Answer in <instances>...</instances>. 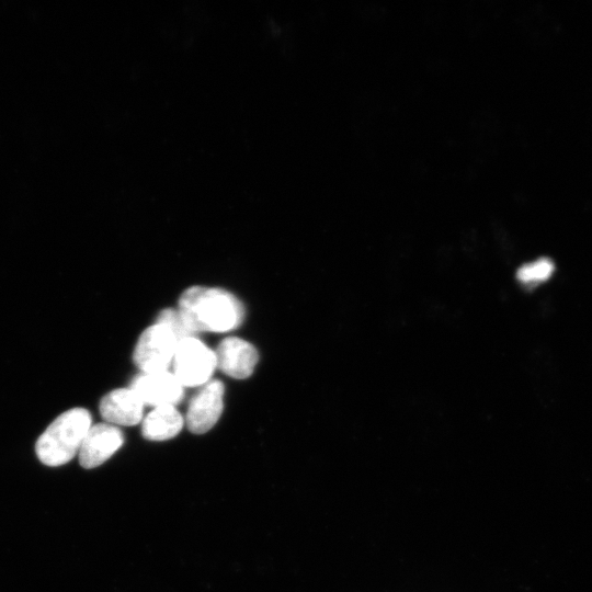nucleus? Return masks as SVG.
Returning a JSON list of instances; mask_svg holds the SVG:
<instances>
[{"mask_svg": "<svg viewBox=\"0 0 592 592\" xmlns=\"http://www.w3.org/2000/svg\"><path fill=\"white\" fill-rule=\"evenodd\" d=\"M192 329L226 332L242 322V304L229 292L220 288L192 286L179 298V308Z\"/></svg>", "mask_w": 592, "mask_h": 592, "instance_id": "1", "label": "nucleus"}, {"mask_svg": "<svg viewBox=\"0 0 592 592\" xmlns=\"http://www.w3.org/2000/svg\"><path fill=\"white\" fill-rule=\"evenodd\" d=\"M91 421V414L84 408H73L59 414L36 442L35 451L41 463L56 467L70 462L78 455Z\"/></svg>", "mask_w": 592, "mask_h": 592, "instance_id": "2", "label": "nucleus"}, {"mask_svg": "<svg viewBox=\"0 0 592 592\" xmlns=\"http://www.w3.org/2000/svg\"><path fill=\"white\" fill-rule=\"evenodd\" d=\"M172 365L182 386H203L216 368L215 352L196 337L186 338L178 342Z\"/></svg>", "mask_w": 592, "mask_h": 592, "instance_id": "3", "label": "nucleus"}, {"mask_svg": "<svg viewBox=\"0 0 592 592\" xmlns=\"http://www.w3.org/2000/svg\"><path fill=\"white\" fill-rule=\"evenodd\" d=\"M178 340L160 323L147 328L139 337L134 354V363L143 373L168 371L172 364Z\"/></svg>", "mask_w": 592, "mask_h": 592, "instance_id": "4", "label": "nucleus"}, {"mask_svg": "<svg viewBox=\"0 0 592 592\" xmlns=\"http://www.w3.org/2000/svg\"><path fill=\"white\" fill-rule=\"evenodd\" d=\"M224 391L223 383L215 379L203 385L191 399L185 423L192 433H206L216 424L223 412Z\"/></svg>", "mask_w": 592, "mask_h": 592, "instance_id": "5", "label": "nucleus"}, {"mask_svg": "<svg viewBox=\"0 0 592 592\" xmlns=\"http://www.w3.org/2000/svg\"><path fill=\"white\" fill-rule=\"evenodd\" d=\"M124 443V435L118 426L110 423L92 424L79 449V463L86 469H92L106 462Z\"/></svg>", "mask_w": 592, "mask_h": 592, "instance_id": "6", "label": "nucleus"}, {"mask_svg": "<svg viewBox=\"0 0 592 592\" xmlns=\"http://www.w3.org/2000/svg\"><path fill=\"white\" fill-rule=\"evenodd\" d=\"M144 405L174 406L183 397V386L169 371L143 373L130 384Z\"/></svg>", "mask_w": 592, "mask_h": 592, "instance_id": "7", "label": "nucleus"}, {"mask_svg": "<svg viewBox=\"0 0 592 592\" xmlns=\"http://www.w3.org/2000/svg\"><path fill=\"white\" fill-rule=\"evenodd\" d=\"M214 352L216 368L237 379L249 377L259 360L257 349L248 341L236 337L224 339Z\"/></svg>", "mask_w": 592, "mask_h": 592, "instance_id": "8", "label": "nucleus"}, {"mask_svg": "<svg viewBox=\"0 0 592 592\" xmlns=\"http://www.w3.org/2000/svg\"><path fill=\"white\" fill-rule=\"evenodd\" d=\"M99 409L106 423L130 426L141 421L144 403L130 387L118 388L101 399Z\"/></svg>", "mask_w": 592, "mask_h": 592, "instance_id": "9", "label": "nucleus"}, {"mask_svg": "<svg viewBox=\"0 0 592 592\" xmlns=\"http://www.w3.org/2000/svg\"><path fill=\"white\" fill-rule=\"evenodd\" d=\"M184 419L174 406L156 407L143 420L141 434L149 441H166L180 433Z\"/></svg>", "mask_w": 592, "mask_h": 592, "instance_id": "10", "label": "nucleus"}, {"mask_svg": "<svg viewBox=\"0 0 592 592\" xmlns=\"http://www.w3.org/2000/svg\"><path fill=\"white\" fill-rule=\"evenodd\" d=\"M156 323H160L169 329L178 342L186 338H195L197 334L179 309H163L158 315Z\"/></svg>", "mask_w": 592, "mask_h": 592, "instance_id": "11", "label": "nucleus"}, {"mask_svg": "<svg viewBox=\"0 0 592 592\" xmlns=\"http://www.w3.org/2000/svg\"><path fill=\"white\" fill-rule=\"evenodd\" d=\"M554 272V263L547 258L538 259L522 265L516 273L520 282L535 284L548 280Z\"/></svg>", "mask_w": 592, "mask_h": 592, "instance_id": "12", "label": "nucleus"}]
</instances>
